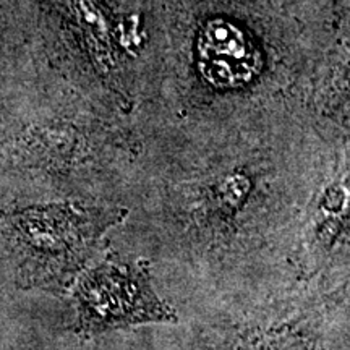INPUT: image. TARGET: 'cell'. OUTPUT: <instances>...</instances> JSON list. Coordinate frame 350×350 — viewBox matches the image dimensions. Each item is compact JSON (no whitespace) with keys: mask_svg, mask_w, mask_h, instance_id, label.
<instances>
[{"mask_svg":"<svg viewBox=\"0 0 350 350\" xmlns=\"http://www.w3.org/2000/svg\"><path fill=\"white\" fill-rule=\"evenodd\" d=\"M126 209L54 204L0 213V234L33 286L65 287L98 252L104 234L124 221Z\"/></svg>","mask_w":350,"mask_h":350,"instance_id":"6da1fadb","label":"cell"},{"mask_svg":"<svg viewBox=\"0 0 350 350\" xmlns=\"http://www.w3.org/2000/svg\"><path fill=\"white\" fill-rule=\"evenodd\" d=\"M78 331L98 334L142 323H172L177 314L152 291L148 261L109 255L81 275L75 288Z\"/></svg>","mask_w":350,"mask_h":350,"instance_id":"7a4b0ae2","label":"cell"},{"mask_svg":"<svg viewBox=\"0 0 350 350\" xmlns=\"http://www.w3.org/2000/svg\"><path fill=\"white\" fill-rule=\"evenodd\" d=\"M198 65L214 86L247 85L261 68V54L253 38L229 20H211L198 39Z\"/></svg>","mask_w":350,"mask_h":350,"instance_id":"3957f363","label":"cell"}]
</instances>
